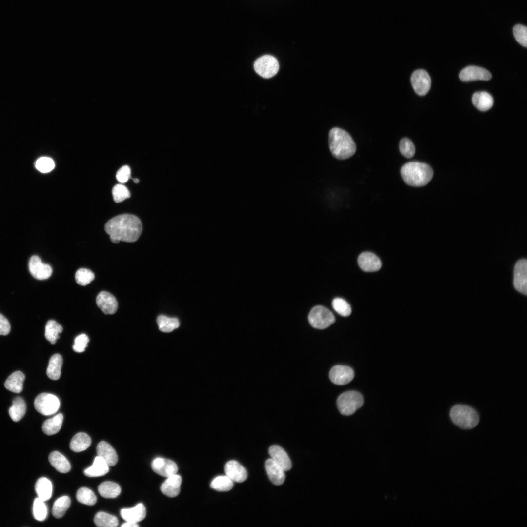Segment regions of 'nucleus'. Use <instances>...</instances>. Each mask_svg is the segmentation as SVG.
<instances>
[{
  "mask_svg": "<svg viewBox=\"0 0 527 527\" xmlns=\"http://www.w3.org/2000/svg\"><path fill=\"white\" fill-rule=\"evenodd\" d=\"M146 514L144 506L139 503L131 508H123L121 510V515L126 522L136 523L142 521Z\"/></svg>",
  "mask_w": 527,
  "mask_h": 527,
  "instance_id": "412c9836",
  "label": "nucleus"
},
{
  "mask_svg": "<svg viewBox=\"0 0 527 527\" xmlns=\"http://www.w3.org/2000/svg\"><path fill=\"white\" fill-rule=\"evenodd\" d=\"M35 491L38 498L44 501L48 500L52 493L51 482L45 477L39 478L35 484Z\"/></svg>",
  "mask_w": 527,
  "mask_h": 527,
  "instance_id": "bb28decb",
  "label": "nucleus"
},
{
  "mask_svg": "<svg viewBox=\"0 0 527 527\" xmlns=\"http://www.w3.org/2000/svg\"><path fill=\"white\" fill-rule=\"evenodd\" d=\"M268 478L271 482L277 486L281 485L285 480L284 471L271 458L267 459L265 464Z\"/></svg>",
  "mask_w": 527,
  "mask_h": 527,
  "instance_id": "aec40b11",
  "label": "nucleus"
},
{
  "mask_svg": "<svg viewBox=\"0 0 527 527\" xmlns=\"http://www.w3.org/2000/svg\"><path fill=\"white\" fill-rule=\"evenodd\" d=\"M99 494L105 498H115L121 492L120 486L111 481H105L101 484L98 486Z\"/></svg>",
  "mask_w": 527,
  "mask_h": 527,
  "instance_id": "2f4dec72",
  "label": "nucleus"
},
{
  "mask_svg": "<svg viewBox=\"0 0 527 527\" xmlns=\"http://www.w3.org/2000/svg\"><path fill=\"white\" fill-rule=\"evenodd\" d=\"M24 379L25 375L22 372L20 371L14 372L6 379L4 386L10 391L19 393L23 390Z\"/></svg>",
  "mask_w": 527,
  "mask_h": 527,
  "instance_id": "393cba45",
  "label": "nucleus"
},
{
  "mask_svg": "<svg viewBox=\"0 0 527 527\" xmlns=\"http://www.w3.org/2000/svg\"><path fill=\"white\" fill-rule=\"evenodd\" d=\"M76 498L81 503L92 506L97 502V497L94 493L86 487L80 488L77 492Z\"/></svg>",
  "mask_w": 527,
  "mask_h": 527,
  "instance_id": "4c0bfd02",
  "label": "nucleus"
},
{
  "mask_svg": "<svg viewBox=\"0 0 527 527\" xmlns=\"http://www.w3.org/2000/svg\"><path fill=\"white\" fill-rule=\"evenodd\" d=\"M96 304L105 314H113L118 309L116 299L112 294L106 291H101L98 294Z\"/></svg>",
  "mask_w": 527,
  "mask_h": 527,
  "instance_id": "2eb2a0df",
  "label": "nucleus"
},
{
  "mask_svg": "<svg viewBox=\"0 0 527 527\" xmlns=\"http://www.w3.org/2000/svg\"><path fill=\"white\" fill-rule=\"evenodd\" d=\"M329 376L330 380L334 384L337 385H344L352 380L354 373L353 369L349 366L337 365L331 369Z\"/></svg>",
  "mask_w": 527,
  "mask_h": 527,
  "instance_id": "9b49d317",
  "label": "nucleus"
},
{
  "mask_svg": "<svg viewBox=\"0 0 527 527\" xmlns=\"http://www.w3.org/2000/svg\"><path fill=\"white\" fill-rule=\"evenodd\" d=\"M399 149L402 155L406 158H412L415 155V148L412 142L404 138L400 142Z\"/></svg>",
  "mask_w": 527,
  "mask_h": 527,
  "instance_id": "79ce46f5",
  "label": "nucleus"
},
{
  "mask_svg": "<svg viewBox=\"0 0 527 527\" xmlns=\"http://www.w3.org/2000/svg\"><path fill=\"white\" fill-rule=\"evenodd\" d=\"M121 527H139V526L136 523H132V522H126V523H123L121 526Z\"/></svg>",
  "mask_w": 527,
  "mask_h": 527,
  "instance_id": "8fccbe9b",
  "label": "nucleus"
},
{
  "mask_svg": "<svg viewBox=\"0 0 527 527\" xmlns=\"http://www.w3.org/2000/svg\"><path fill=\"white\" fill-rule=\"evenodd\" d=\"M157 322L160 330L164 332H171L180 325L177 318H170L162 315L158 317Z\"/></svg>",
  "mask_w": 527,
  "mask_h": 527,
  "instance_id": "c9c22d12",
  "label": "nucleus"
},
{
  "mask_svg": "<svg viewBox=\"0 0 527 527\" xmlns=\"http://www.w3.org/2000/svg\"><path fill=\"white\" fill-rule=\"evenodd\" d=\"M450 417L453 423L464 429L475 427L479 423V417L472 407L464 405H456L450 411Z\"/></svg>",
  "mask_w": 527,
  "mask_h": 527,
  "instance_id": "20e7f679",
  "label": "nucleus"
},
{
  "mask_svg": "<svg viewBox=\"0 0 527 527\" xmlns=\"http://www.w3.org/2000/svg\"><path fill=\"white\" fill-rule=\"evenodd\" d=\"M527 262L525 259L517 262L514 270L513 284L518 292L527 294Z\"/></svg>",
  "mask_w": 527,
  "mask_h": 527,
  "instance_id": "9d476101",
  "label": "nucleus"
},
{
  "mask_svg": "<svg viewBox=\"0 0 527 527\" xmlns=\"http://www.w3.org/2000/svg\"><path fill=\"white\" fill-rule=\"evenodd\" d=\"M11 326L8 320L0 314V335H6L10 331Z\"/></svg>",
  "mask_w": 527,
  "mask_h": 527,
  "instance_id": "09e8293b",
  "label": "nucleus"
},
{
  "mask_svg": "<svg viewBox=\"0 0 527 527\" xmlns=\"http://www.w3.org/2000/svg\"><path fill=\"white\" fill-rule=\"evenodd\" d=\"M70 499L67 496L60 497L54 502L52 508V515L56 518H61L70 506Z\"/></svg>",
  "mask_w": 527,
  "mask_h": 527,
  "instance_id": "f704fd0d",
  "label": "nucleus"
},
{
  "mask_svg": "<svg viewBox=\"0 0 527 527\" xmlns=\"http://www.w3.org/2000/svg\"><path fill=\"white\" fill-rule=\"evenodd\" d=\"M133 180L134 182L135 183H138L139 182V180L138 179L134 178V179H133Z\"/></svg>",
  "mask_w": 527,
  "mask_h": 527,
  "instance_id": "3c124183",
  "label": "nucleus"
},
{
  "mask_svg": "<svg viewBox=\"0 0 527 527\" xmlns=\"http://www.w3.org/2000/svg\"><path fill=\"white\" fill-rule=\"evenodd\" d=\"M472 101L479 110L486 111L492 107L494 101L489 93L485 91H480L474 93Z\"/></svg>",
  "mask_w": 527,
  "mask_h": 527,
  "instance_id": "b1692460",
  "label": "nucleus"
},
{
  "mask_svg": "<svg viewBox=\"0 0 527 527\" xmlns=\"http://www.w3.org/2000/svg\"><path fill=\"white\" fill-rule=\"evenodd\" d=\"M513 35L516 41L522 46H527V28L522 24H517L513 28Z\"/></svg>",
  "mask_w": 527,
  "mask_h": 527,
  "instance_id": "c03bdc74",
  "label": "nucleus"
},
{
  "mask_svg": "<svg viewBox=\"0 0 527 527\" xmlns=\"http://www.w3.org/2000/svg\"><path fill=\"white\" fill-rule=\"evenodd\" d=\"M90 437L83 432L77 433L71 439L70 443V449L76 452H79L86 450L90 446Z\"/></svg>",
  "mask_w": 527,
  "mask_h": 527,
  "instance_id": "cd10ccee",
  "label": "nucleus"
},
{
  "mask_svg": "<svg viewBox=\"0 0 527 527\" xmlns=\"http://www.w3.org/2000/svg\"><path fill=\"white\" fill-rule=\"evenodd\" d=\"M35 166L36 169L41 172L47 173L54 169L55 163L51 158L42 157L37 160Z\"/></svg>",
  "mask_w": 527,
  "mask_h": 527,
  "instance_id": "a18cd8bd",
  "label": "nucleus"
},
{
  "mask_svg": "<svg viewBox=\"0 0 527 527\" xmlns=\"http://www.w3.org/2000/svg\"><path fill=\"white\" fill-rule=\"evenodd\" d=\"M89 339L85 334H81L77 336L74 340V344L73 345V350L78 353L83 352L87 346Z\"/></svg>",
  "mask_w": 527,
  "mask_h": 527,
  "instance_id": "49530a36",
  "label": "nucleus"
},
{
  "mask_svg": "<svg viewBox=\"0 0 527 527\" xmlns=\"http://www.w3.org/2000/svg\"><path fill=\"white\" fill-rule=\"evenodd\" d=\"M116 179L121 183H125L131 178V170L128 165L120 168L116 173Z\"/></svg>",
  "mask_w": 527,
  "mask_h": 527,
  "instance_id": "de8ad7c7",
  "label": "nucleus"
},
{
  "mask_svg": "<svg viewBox=\"0 0 527 527\" xmlns=\"http://www.w3.org/2000/svg\"><path fill=\"white\" fill-rule=\"evenodd\" d=\"M29 269L33 277L40 280L49 278L52 273L51 267L48 264H43L40 258L36 255L33 256L30 258Z\"/></svg>",
  "mask_w": 527,
  "mask_h": 527,
  "instance_id": "ddd939ff",
  "label": "nucleus"
},
{
  "mask_svg": "<svg viewBox=\"0 0 527 527\" xmlns=\"http://www.w3.org/2000/svg\"><path fill=\"white\" fill-rule=\"evenodd\" d=\"M62 365V358L59 354L53 355L50 358L46 374L48 377L53 380L59 379L61 376V368Z\"/></svg>",
  "mask_w": 527,
  "mask_h": 527,
  "instance_id": "c756f323",
  "label": "nucleus"
},
{
  "mask_svg": "<svg viewBox=\"0 0 527 527\" xmlns=\"http://www.w3.org/2000/svg\"><path fill=\"white\" fill-rule=\"evenodd\" d=\"M26 410L24 400L20 397H17L13 400L12 405L9 409V414L13 421L18 422L24 416Z\"/></svg>",
  "mask_w": 527,
  "mask_h": 527,
  "instance_id": "7c9ffc66",
  "label": "nucleus"
},
{
  "mask_svg": "<svg viewBox=\"0 0 527 527\" xmlns=\"http://www.w3.org/2000/svg\"><path fill=\"white\" fill-rule=\"evenodd\" d=\"M329 147L332 155L339 160H345L356 152L355 143L350 135L338 127L332 128L329 133Z\"/></svg>",
  "mask_w": 527,
  "mask_h": 527,
  "instance_id": "f03ea898",
  "label": "nucleus"
},
{
  "mask_svg": "<svg viewBox=\"0 0 527 527\" xmlns=\"http://www.w3.org/2000/svg\"><path fill=\"white\" fill-rule=\"evenodd\" d=\"M98 456L102 458L109 465L115 466L118 462V455L115 449L105 441L100 442L97 446Z\"/></svg>",
  "mask_w": 527,
  "mask_h": 527,
  "instance_id": "4be33fe9",
  "label": "nucleus"
},
{
  "mask_svg": "<svg viewBox=\"0 0 527 527\" xmlns=\"http://www.w3.org/2000/svg\"><path fill=\"white\" fill-rule=\"evenodd\" d=\"M363 398L359 392L349 391L341 394L337 399V405L340 413L349 416L353 414L363 404Z\"/></svg>",
  "mask_w": 527,
  "mask_h": 527,
  "instance_id": "39448f33",
  "label": "nucleus"
},
{
  "mask_svg": "<svg viewBox=\"0 0 527 527\" xmlns=\"http://www.w3.org/2000/svg\"><path fill=\"white\" fill-rule=\"evenodd\" d=\"M333 309L339 314L344 317L350 315L351 308L349 304L344 299L341 298L334 299L332 302Z\"/></svg>",
  "mask_w": 527,
  "mask_h": 527,
  "instance_id": "ea45409f",
  "label": "nucleus"
},
{
  "mask_svg": "<svg viewBox=\"0 0 527 527\" xmlns=\"http://www.w3.org/2000/svg\"><path fill=\"white\" fill-rule=\"evenodd\" d=\"M233 486V481L226 475L215 478L210 484V487L219 491H227Z\"/></svg>",
  "mask_w": 527,
  "mask_h": 527,
  "instance_id": "e433bc0d",
  "label": "nucleus"
},
{
  "mask_svg": "<svg viewBox=\"0 0 527 527\" xmlns=\"http://www.w3.org/2000/svg\"><path fill=\"white\" fill-rule=\"evenodd\" d=\"M491 77L492 75L488 70L476 66H467L459 74L460 80L465 82L475 80L488 81Z\"/></svg>",
  "mask_w": 527,
  "mask_h": 527,
  "instance_id": "f8f14e48",
  "label": "nucleus"
},
{
  "mask_svg": "<svg viewBox=\"0 0 527 527\" xmlns=\"http://www.w3.org/2000/svg\"><path fill=\"white\" fill-rule=\"evenodd\" d=\"M33 512L36 520L44 521L47 515V508L44 501L38 497L36 498L33 503Z\"/></svg>",
  "mask_w": 527,
  "mask_h": 527,
  "instance_id": "58836bf2",
  "label": "nucleus"
},
{
  "mask_svg": "<svg viewBox=\"0 0 527 527\" xmlns=\"http://www.w3.org/2000/svg\"><path fill=\"white\" fill-rule=\"evenodd\" d=\"M411 83L415 93L419 96H424L429 91L431 80L428 73L423 69L416 70L411 76Z\"/></svg>",
  "mask_w": 527,
  "mask_h": 527,
  "instance_id": "1a4fd4ad",
  "label": "nucleus"
},
{
  "mask_svg": "<svg viewBox=\"0 0 527 527\" xmlns=\"http://www.w3.org/2000/svg\"><path fill=\"white\" fill-rule=\"evenodd\" d=\"M151 467L155 473L166 477L176 474L178 469L174 462L162 458H157L153 460Z\"/></svg>",
  "mask_w": 527,
  "mask_h": 527,
  "instance_id": "4468645a",
  "label": "nucleus"
},
{
  "mask_svg": "<svg viewBox=\"0 0 527 527\" xmlns=\"http://www.w3.org/2000/svg\"><path fill=\"white\" fill-rule=\"evenodd\" d=\"M271 459L284 471L289 470L292 467L291 460L286 452L281 447L273 445L269 448Z\"/></svg>",
  "mask_w": 527,
  "mask_h": 527,
  "instance_id": "a211bd4d",
  "label": "nucleus"
},
{
  "mask_svg": "<svg viewBox=\"0 0 527 527\" xmlns=\"http://www.w3.org/2000/svg\"><path fill=\"white\" fill-rule=\"evenodd\" d=\"M224 471L226 475L233 482L242 483L247 479L245 468L235 460L228 461L225 465Z\"/></svg>",
  "mask_w": 527,
  "mask_h": 527,
  "instance_id": "f3484780",
  "label": "nucleus"
},
{
  "mask_svg": "<svg viewBox=\"0 0 527 527\" xmlns=\"http://www.w3.org/2000/svg\"><path fill=\"white\" fill-rule=\"evenodd\" d=\"M112 195L115 202L120 203L129 198L131 194L126 186L122 184H118L113 188Z\"/></svg>",
  "mask_w": 527,
  "mask_h": 527,
  "instance_id": "37998d69",
  "label": "nucleus"
},
{
  "mask_svg": "<svg viewBox=\"0 0 527 527\" xmlns=\"http://www.w3.org/2000/svg\"><path fill=\"white\" fill-rule=\"evenodd\" d=\"M358 263L360 268L365 272L378 271L382 265L378 257L370 252L361 253L358 257Z\"/></svg>",
  "mask_w": 527,
  "mask_h": 527,
  "instance_id": "dca6fc26",
  "label": "nucleus"
},
{
  "mask_svg": "<svg viewBox=\"0 0 527 527\" xmlns=\"http://www.w3.org/2000/svg\"><path fill=\"white\" fill-rule=\"evenodd\" d=\"M51 465L59 472L63 473L68 472L71 465L66 457L58 451L52 452L49 456Z\"/></svg>",
  "mask_w": 527,
  "mask_h": 527,
  "instance_id": "a878e982",
  "label": "nucleus"
},
{
  "mask_svg": "<svg viewBox=\"0 0 527 527\" xmlns=\"http://www.w3.org/2000/svg\"><path fill=\"white\" fill-rule=\"evenodd\" d=\"M109 470V465L101 457L96 456L92 465L85 469L84 474L89 477L102 476L107 474Z\"/></svg>",
  "mask_w": 527,
  "mask_h": 527,
  "instance_id": "5701e85b",
  "label": "nucleus"
},
{
  "mask_svg": "<svg viewBox=\"0 0 527 527\" xmlns=\"http://www.w3.org/2000/svg\"><path fill=\"white\" fill-rule=\"evenodd\" d=\"M181 483L182 478L180 475L176 474L171 475L162 484L161 490L167 497H175L180 493Z\"/></svg>",
  "mask_w": 527,
  "mask_h": 527,
  "instance_id": "6ab92c4d",
  "label": "nucleus"
},
{
  "mask_svg": "<svg viewBox=\"0 0 527 527\" xmlns=\"http://www.w3.org/2000/svg\"><path fill=\"white\" fill-rule=\"evenodd\" d=\"M255 71L264 78H270L278 72L279 65L276 58L270 55H265L258 58L254 63Z\"/></svg>",
  "mask_w": 527,
  "mask_h": 527,
  "instance_id": "0eeeda50",
  "label": "nucleus"
},
{
  "mask_svg": "<svg viewBox=\"0 0 527 527\" xmlns=\"http://www.w3.org/2000/svg\"><path fill=\"white\" fill-rule=\"evenodd\" d=\"M75 280L80 285H86L95 278L93 272L86 268H80L75 273Z\"/></svg>",
  "mask_w": 527,
  "mask_h": 527,
  "instance_id": "a19ab883",
  "label": "nucleus"
},
{
  "mask_svg": "<svg viewBox=\"0 0 527 527\" xmlns=\"http://www.w3.org/2000/svg\"><path fill=\"white\" fill-rule=\"evenodd\" d=\"M63 328L61 325L53 320H49L46 324L45 337L51 344H54L59 338V334L61 333Z\"/></svg>",
  "mask_w": 527,
  "mask_h": 527,
  "instance_id": "473e14b6",
  "label": "nucleus"
},
{
  "mask_svg": "<svg viewBox=\"0 0 527 527\" xmlns=\"http://www.w3.org/2000/svg\"><path fill=\"white\" fill-rule=\"evenodd\" d=\"M94 523L99 527H116L118 525L117 518L104 512H99L95 516Z\"/></svg>",
  "mask_w": 527,
  "mask_h": 527,
  "instance_id": "72a5a7b5",
  "label": "nucleus"
},
{
  "mask_svg": "<svg viewBox=\"0 0 527 527\" xmlns=\"http://www.w3.org/2000/svg\"><path fill=\"white\" fill-rule=\"evenodd\" d=\"M63 420L61 413H59L46 420L43 424L42 430L47 435H52L58 433L61 429Z\"/></svg>",
  "mask_w": 527,
  "mask_h": 527,
  "instance_id": "c85d7f7f",
  "label": "nucleus"
},
{
  "mask_svg": "<svg viewBox=\"0 0 527 527\" xmlns=\"http://www.w3.org/2000/svg\"><path fill=\"white\" fill-rule=\"evenodd\" d=\"M308 318L312 327L320 329L327 328L335 321L333 313L327 308L321 305L312 308Z\"/></svg>",
  "mask_w": 527,
  "mask_h": 527,
  "instance_id": "423d86ee",
  "label": "nucleus"
},
{
  "mask_svg": "<svg viewBox=\"0 0 527 527\" xmlns=\"http://www.w3.org/2000/svg\"><path fill=\"white\" fill-rule=\"evenodd\" d=\"M401 174L406 184L420 187L426 185L431 181L433 176V171L427 164L419 162H410L402 166Z\"/></svg>",
  "mask_w": 527,
  "mask_h": 527,
  "instance_id": "7ed1b4c3",
  "label": "nucleus"
},
{
  "mask_svg": "<svg viewBox=\"0 0 527 527\" xmlns=\"http://www.w3.org/2000/svg\"><path fill=\"white\" fill-rule=\"evenodd\" d=\"M105 230L114 243L120 241L132 243L139 238L142 225L141 220L136 216L124 214L109 220L105 225Z\"/></svg>",
  "mask_w": 527,
  "mask_h": 527,
  "instance_id": "f257e3e1",
  "label": "nucleus"
},
{
  "mask_svg": "<svg viewBox=\"0 0 527 527\" xmlns=\"http://www.w3.org/2000/svg\"><path fill=\"white\" fill-rule=\"evenodd\" d=\"M60 405V401L55 395L42 393L39 394L34 401L36 410L42 415L49 416L55 413Z\"/></svg>",
  "mask_w": 527,
  "mask_h": 527,
  "instance_id": "6e6552de",
  "label": "nucleus"
}]
</instances>
